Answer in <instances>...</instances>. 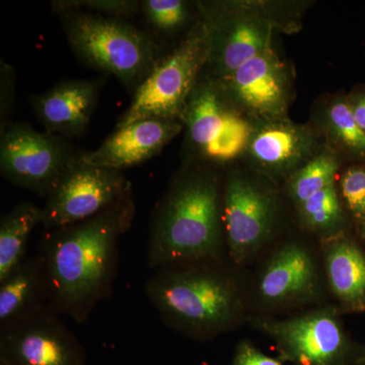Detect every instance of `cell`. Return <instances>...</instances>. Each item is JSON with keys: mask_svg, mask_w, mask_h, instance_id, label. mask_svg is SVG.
<instances>
[{"mask_svg": "<svg viewBox=\"0 0 365 365\" xmlns=\"http://www.w3.org/2000/svg\"><path fill=\"white\" fill-rule=\"evenodd\" d=\"M55 13L71 11H85L102 16L126 18L133 16L141 7V2L132 0H62L53 1Z\"/></svg>", "mask_w": 365, "mask_h": 365, "instance_id": "obj_25", "label": "cell"}, {"mask_svg": "<svg viewBox=\"0 0 365 365\" xmlns=\"http://www.w3.org/2000/svg\"><path fill=\"white\" fill-rule=\"evenodd\" d=\"M0 365H11V364H7V362L6 361V360L0 359Z\"/></svg>", "mask_w": 365, "mask_h": 365, "instance_id": "obj_31", "label": "cell"}, {"mask_svg": "<svg viewBox=\"0 0 365 365\" xmlns=\"http://www.w3.org/2000/svg\"><path fill=\"white\" fill-rule=\"evenodd\" d=\"M259 324L277 343L281 354L294 364L343 365L349 354V341L333 309Z\"/></svg>", "mask_w": 365, "mask_h": 365, "instance_id": "obj_11", "label": "cell"}, {"mask_svg": "<svg viewBox=\"0 0 365 365\" xmlns=\"http://www.w3.org/2000/svg\"><path fill=\"white\" fill-rule=\"evenodd\" d=\"M222 227L217 177L206 170L184 173L153 211L148 266L155 270L177 262L220 258Z\"/></svg>", "mask_w": 365, "mask_h": 365, "instance_id": "obj_2", "label": "cell"}, {"mask_svg": "<svg viewBox=\"0 0 365 365\" xmlns=\"http://www.w3.org/2000/svg\"><path fill=\"white\" fill-rule=\"evenodd\" d=\"M192 150L208 162L227 163L247 150L254 129L210 78L198 81L182 119Z\"/></svg>", "mask_w": 365, "mask_h": 365, "instance_id": "obj_7", "label": "cell"}, {"mask_svg": "<svg viewBox=\"0 0 365 365\" xmlns=\"http://www.w3.org/2000/svg\"><path fill=\"white\" fill-rule=\"evenodd\" d=\"M273 199L241 175L232 173L225 182L222 223L228 253L242 263L261 246L270 232Z\"/></svg>", "mask_w": 365, "mask_h": 365, "instance_id": "obj_13", "label": "cell"}, {"mask_svg": "<svg viewBox=\"0 0 365 365\" xmlns=\"http://www.w3.org/2000/svg\"><path fill=\"white\" fill-rule=\"evenodd\" d=\"M316 146V138L304 127L276 120L254 130L247 150L266 172L285 174L309 162Z\"/></svg>", "mask_w": 365, "mask_h": 365, "instance_id": "obj_16", "label": "cell"}, {"mask_svg": "<svg viewBox=\"0 0 365 365\" xmlns=\"http://www.w3.org/2000/svg\"><path fill=\"white\" fill-rule=\"evenodd\" d=\"M0 131L6 128V125L11 123V112H13L14 103V88H16V76L13 67L1 60L0 62Z\"/></svg>", "mask_w": 365, "mask_h": 365, "instance_id": "obj_27", "label": "cell"}, {"mask_svg": "<svg viewBox=\"0 0 365 365\" xmlns=\"http://www.w3.org/2000/svg\"><path fill=\"white\" fill-rule=\"evenodd\" d=\"M43 208L23 201L14 206L0 220V280L25 260L33 230L42 225Z\"/></svg>", "mask_w": 365, "mask_h": 365, "instance_id": "obj_20", "label": "cell"}, {"mask_svg": "<svg viewBox=\"0 0 365 365\" xmlns=\"http://www.w3.org/2000/svg\"><path fill=\"white\" fill-rule=\"evenodd\" d=\"M148 23L163 34L176 32L188 19V6L181 0H145L141 2Z\"/></svg>", "mask_w": 365, "mask_h": 365, "instance_id": "obj_24", "label": "cell"}, {"mask_svg": "<svg viewBox=\"0 0 365 365\" xmlns=\"http://www.w3.org/2000/svg\"><path fill=\"white\" fill-rule=\"evenodd\" d=\"M327 276L333 294L353 312L365 309V255L346 237L333 240L326 248Z\"/></svg>", "mask_w": 365, "mask_h": 365, "instance_id": "obj_19", "label": "cell"}, {"mask_svg": "<svg viewBox=\"0 0 365 365\" xmlns=\"http://www.w3.org/2000/svg\"><path fill=\"white\" fill-rule=\"evenodd\" d=\"M0 359L11 365H88L81 341L50 306L0 327Z\"/></svg>", "mask_w": 365, "mask_h": 365, "instance_id": "obj_10", "label": "cell"}, {"mask_svg": "<svg viewBox=\"0 0 365 365\" xmlns=\"http://www.w3.org/2000/svg\"><path fill=\"white\" fill-rule=\"evenodd\" d=\"M50 281L44 255L26 257L0 280V327L49 306Z\"/></svg>", "mask_w": 365, "mask_h": 365, "instance_id": "obj_17", "label": "cell"}, {"mask_svg": "<svg viewBox=\"0 0 365 365\" xmlns=\"http://www.w3.org/2000/svg\"><path fill=\"white\" fill-rule=\"evenodd\" d=\"M208 58V31L201 20L170 54L158 59L137 86L133 100L120 117L117 128L148 118L182 122L190 96Z\"/></svg>", "mask_w": 365, "mask_h": 365, "instance_id": "obj_5", "label": "cell"}, {"mask_svg": "<svg viewBox=\"0 0 365 365\" xmlns=\"http://www.w3.org/2000/svg\"><path fill=\"white\" fill-rule=\"evenodd\" d=\"M67 40L86 66L139 86L158 61L150 35L122 18L85 11L60 14Z\"/></svg>", "mask_w": 365, "mask_h": 365, "instance_id": "obj_4", "label": "cell"}, {"mask_svg": "<svg viewBox=\"0 0 365 365\" xmlns=\"http://www.w3.org/2000/svg\"><path fill=\"white\" fill-rule=\"evenodd\" d=\"M289 76L272 46L242 64L227 78L215 81L237 109L264 120H282L289 102Z\"/></svg>", "mask_w": 365, "mask_h": 365, "instance_id": "obj_12", "label": "cell"}, {"mask_svg": "<svg viewBox=\"0 0 365 365\" xmlns=\"http://www.w3.org/2000/svg\"><path fill=\"white\" fill-rule=\"evenodd\" d=\"M353 117L356 120L360 128L365 132V91L354 93L348 98Z\"/></svg>", "mask_w": 365, "mask_h": 365, "instance_id": "obj_29", "label": "cell"}, {"mask_svg": "<svg viewBox=\"0 0 365 365\" xmlns=\"http://www.w3.org/2000/svg\"><path fill=\"white\" fill-rule=\"evenodd\" d=\"M316 285V269L307 250L287 245L269 262L259 284V292L270 302L306 297Z\"/></svg>", "mask_w": 365, "mask_h": 365, "instance_id": "obj_18", "label": "cell"}, {"mask_svg": "<svg viewBox=\"0 0 365 365\" xmlns=\"http://www.w3.org/2000/svg\"><path fill=\"white\" fill-rule=\"evenodd\" d=\"M178 120L148 118L117 128L98 150L83 153L81 160L96 167L122 170L157 157L182 131Z\"/></svg>", "mask_w": 365, "mask_h": 365, "instance_id": "obj_14", "label": "cell"}, {"mask_svg": "<svg viewBox=\"0 0 365 365\" xmlns=\"http://www.w3.org/2000/svg\"><path fill=\"white\" fill-rule=\"evenodd\" d=\"M218 259L177 262L155 269L144 292L165 325L203 339L235 323L239 294L234 280L218 267Z\"/></svg>", "mask_w": 365, "mask_h": 365, "instance_id": "obj_3", "label": "cell"}, {"mask_svg": "<svg viewBox=\"0 0 365 365\" xmlns=\"http://www.w3.org/2000/svg\"><path fill=\"white\" fill-rule=\"evenodd\" d=\"M209 35L207 66L213 81L227 78L271 47L273 24L237 4H200Z\"/></svg>", "mask_w": 365, "mask_h": 365, "instance_id": "obj_9", "label": "cell"}, {"mask_svg": "<svg viewBox=\"0 0 365 365\" xmlns=\"http://www.w3.org/2000/svg\"><path fill=\"white\" fill-rule=\"evenodd\" d=\"M102 86V79L64 81L42 95L32 96L30 104L46 132L76 137L90 125Z\"/></svg>", "mask_w": 365, "mask_h": 365, "instance_id": "obj_15", "label": "cell"}, {"mask_svg": "<svg viewBox=\"0 0 365 365\" xmlns=\"http://www.w3.org/2000/svg\"><path fill=\"white\" fill-rule=\"evenodd\" d=\"M83 157V155H81ZM132 190L122 170L76 160L46 197L45 230L85 222L98 215Z\"/></svg>", "mask_w": 365, "mask_h": 365, "instance_id": "obj_8", "label": "cell"}, {"mask_svg": "<svg viewBox=\"0 0 365 365\" xmlns=\"http://www.w3.org/2000/svg\"><path fill=\"white\" fill-rule=\"evenodd\" d=\"M339 162L335 155L322 153L294 173L290 181V195L300 205L322 190L334 185Z\"/></svg>", "mask_w": 365, "mask_h": 365, "instance_id": "obj_21", "label": "cell"}, {"mask_svg": "<svg viewBox=\"0 0 365 365\" xmlns=\"http://www.w3.org/2000/svg\"><path fill=\"white\" fill-rule=\"evenodd\" d=\"M299 209L307 227L314 232H333L342 225L344 218L334 185L300 204Z\"/></svg>", "mask_w": 365, "mask_h": 365, "instance_id": "obj_23", "label": "cell"}, {"mask_svg": "<svg viewBox=\"0 0 365 365\" xmlns=\"http://www.w3.org/2000/svg\"><path fill=\"white\" fill-rule=\"evenodd\" d=\"M340 184L348 209L362 220L365 216V168H350L343 174Z\"/></svg>", "mask_w": 365, "mask_h": 365, "instance_id": "obj_26", "label": "cell"}, {"mask_svg": "<svg viewBox=\"0 0 365 365\" xmlns=\"http://www.w3.org/2000/svg\"><path fill=\"white\" fill-rule=\"evenodd\" d=\"M362 365H365V359H364V364H362Z\"/></svg>", "mask_w": 365, "mask_h": 365, "instance_id": "obj_32", "label": "cell"}, {"mask_svg": "<svg viewBox=\"0 0 365 365\" xmlns=\"http://www.w3.org/2000/svg\"><path fill=\"white\" fill-rule=\"evenodd\" d=\"M232 365H282L278 360L264 354L258 349L249 344L248 342H242L237 347L235 352Z\"/></svg>", "mask_w": 365, "mask_h": 365, "instance_id": "obj_28", "label": "cell"}, {"mask_svg": "<svg viewBox=\"0 0 365 365\" xmlns=\"http://www.w3.org/2000/svg\"><path fill=\"white\" fill-rule=\"evenodd\" d=\"M83 155L64 137L36 131L24 122L11 121L0 131L2 178L44 198Z\"/></svg>", "mask_w": 365, "mask_h": 365, "instance_id": "obj_6", "label": "cell"}, {"mask_svg": "<svg viewBox=\"0 0 365 365\" xmlns=\"http://www.w3.org/2000/svg\"><path fill=\"white\" fill-rule=\"evenodd\" d=\"M360 222V232H361V235L365 239V216L362 220H359Z\"/></svg>", "mask_w": 365, "mask_h": 365, "instance_id": "obj_30", "label": "cell"}, {"mask_svg": "<svg viewBox=\"0 0 365 365\" xmlns=\"http://www.w3.org/2000/svg\"><path fill=\"white\" fill-rule=\"evenodd\" d=\"M133 191L85 222L46 230L40 253L47 262L49 306L85 324L111 297L119 268V242L135 217Z\"/></svg>", "mask_w": 365, "mask_h": 365, "instance_id": "obj_1", "label": "cell"}, {"mask_svg": "<svg viewBox=\"0 0 365 365\" xmlns=\"http://www.w3.org/2000/svg\"><path fill=\"white\" fill-rule=\"evenodd\" d=\"M326 118L327 126L334 140L354 157L365 160V132L353 117L348 100L332 103Z\"/></svg>", "mask_w": 365, "mask_h": 365, "instance_id": "obj_22", "label": "cell"}]
</instances>
